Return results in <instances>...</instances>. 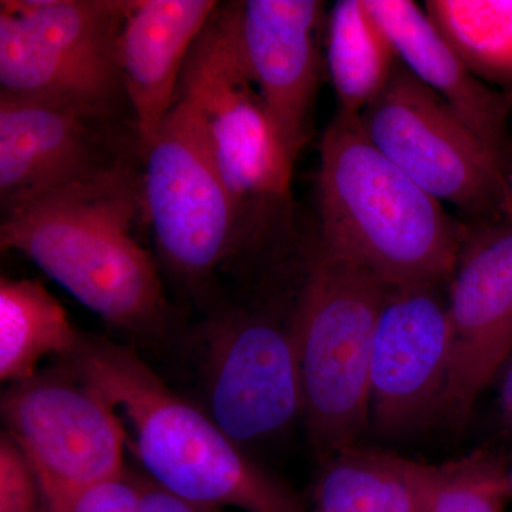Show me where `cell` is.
<instances>
[{
	"mask_svg": "<svg viewBox=\"0 0 512 512\" xmlns=\"http://www.w3.org/2000/svg\"><path fill=\"white\" fill-rule=\"evenodd\" d=\"M143 211L133 164L3 215L0 245L35 262L104 322L141 338L168 319L157 266L133 234Z\"/></svg>",
	"mask_w": 512,
	"mask_h": 512,
	"instance_id": "1",
	"label": "cell"
},
{
	"mask_svg": "<svg viewBox=\"0 0 512 512\" xmlns=\"http://www.w3.org/2000/svg\"><path fill=\"white\" fill-rule=\"evenodd\" d=\"M63 365L120 417L146 476L185 500L245 512H311L207 413L178 396L134 350L83 336Z\"/></svg>",
	"mask_w": 512,
	"mask_h": 512,
	"instance_id": "2",
	"label": "cell"
},
{
	"mask_svg": "<svg viewBox=\"0 0 512 512\" xmlns=\"http://www.w3.org/2000/svg\"><path fill=\"white\" fill-rule=\"evenodd\" d=\"M318 247L392 286H440L456 266L466 228L338 110L320 143Z\"/></svg>",
	"mask_w": 512,
	"mask_h": 512,
	"instance_id": "3",
	"label": "cell"
},
{
	"mask_svg": "<svg viewBox=\"0 0 512 512\" xmlns=\"http://www.w3.org/2000/svg\"><path fill=\"white\" fill-rule=\"evenodd\" d=\"M393 286L320 247L293 312L303 416L320 463L369 429V372L377 320Z\"/></svg>",
	"mask_w": 512,
	"mask_h": 512,
	"instance_id": "4",
	"label": "cell"
},
{
	"mask_svg": "<svg viewBox=\"0 0 512 512\" xmlns=\"http://www.w3.org/2000/svg\"><path fill=\"white\" fill-rule=\"evenodd\" d=\"M175 104L200 134L247 242L259 218L291 198L295 164L239 53L229 5H218L191 47Z\"/></svg>",
	"mask_w": 512,
	"mask_h": 512,
	"instance_id": "5",
	"label": "cell"
},
{
	"mask_svg": "<svg viewBox=\"0 0 512 512\" xmlns=\"http://www.w3.org/2000/svg\"><path fill=\"white\" fill-rule=\"evenodd\" d=\"M130 6L131 0H2L0 94L119 120L130 109L119 62Z\"/></svg>",
	"mask_w": 512,
	"mask_h": 512,
	"instance_id": "6",
	"label": "cell"
},
{
	"mask_svg": "<svg viewBox=\"0 0 512 512\" xmlns=\"http://www.w3.org/2000/svg\"><path fill=\"white\" fill-rule=\"evenodd\" d=\"M360 123L384 156L441 204L477 222L501 220L511 171L400 60Z\"/></svg>",
	"mask_w": 512,
	"mask_h": 512,
	"instance_id": "7",
	"label": "cell"
},
{
	"mask_svg": "<svg viewBox=\"0 0 512 512\" xmlns=\"http://www.w3.org/2000/svg\"><path fill=\"white\" fill-rule=\"evenodd\" d=\"M143 211L161 261L188 286L207 282L245 245L237 205L180 106L143 153Z\"/></svg>",
	"mask_w": 512,
	"mask_h": 512,
	"instance_id": "8",
	"label": "cell"
},
{
	"mask_svg": "<svg viewBox=\"0 0 512 512\" xmlns=\"http://www.w3.org/2000/svg\"><path fill=\"white\" fill-rule=\"evenodd\" d=\"M204 349L205 410L239 446L278 439L303 416L293 318L224 313L208 328Z\"/></svg>",
	"mask_w": 512,
	"mask_h": 512,
	"instance_id": "9",
	"label": "cell"
},
{
	"mask_svg": "<svg viewBox=\"0 0 512 512\" xmlns=\"http://www.w3.org/2000/svg\"><path fill=\"white\" fill-rule=\"evenodd\" d=\"M2 416L45 494L80 490L126 470L120 417L66 365L10 384L2 396Z\"/></svg>",
	"mask_w": 512,
	"mask_h": 512,
	"instance_id": "10",
	"label": "cell"
},
{
	"mask_svg": "<svg viewBox=\"0 0 512 512\" xmlns=\"http://www.w3.org/2000/svg\"><path fill=\"white\" fill-rule=\"evenodd\" d=\"M440 286H393L377 320L369 372V427L402 436L443 414L451 326Z\"/></svg>",
	"mask_w": 512,
	"mask_h": 512,
	"instance_id": "11",
	"label": "cell"
},
{
	"mask_svg": "<svg viewBox=\"0 0 512 512\" xmlns=\"http://www.w3.org/2000/svg\"><path fill=\"white\" fill-rule=\"evenodd\" d=\"M448 282L451 366L443 414L463 424L512 353V220L466 228Z\"/></svg>",
	"mask_w": 512,
	"mask_h": 512,
	"instance_id": "12",
	"label": "cell"
},
{
	"mask_svg": "<svg viewBox=\"0 0 512 512\" xmlns=\"http://www.w3.org/2000/svg\"><path fill=\"white\" fill-rule=\"evenodd\" d=\"M113 123L53 101L0 94L2 215L131 164Z\"/></svg>",
	"mask_w": 512,
	"mask_h": 512,
	"instance_id": "13",
	"label": "cell"
},
{
	"mask_svg": "<svg viewBox=\"0 0 512 512\" xmlns=\"http://www.w3.org/2000/svg\"><path fill=\"white\" fill-rule=\"evenodd\" d=\"M239 53L264 101L286 154L295 164L311 134L320 83L318 0L229 3Z\"/></svg>",
	"mask_w": 512,
	"mask_h": 512,
	"instance_id": "14",
	"label": "cell"
},
{
	"mask_svg": "<svg viewBox=\"0 0 512 512\" xmlns=\"http://www.w3.org/2000/svg\"><path fill=\"white\" fill-rule=\"evenodd\" d=\"M217 8L214 0H131L119 62L141 157L173 110L191 47Z\"/></svg>",
	"mask_w": 512,
	"mask_h": 512,
	"instance_id": "15",
	"label": "cell"
},
{
	"mask_svg": "<svg viewBox=\"0 0 512 512\" xmlns=\"http://www.w3.org/2000/svg\"><path fill=\"white\" fill-rule=\"evenodd\" d=\"M400 62L439 94L450 109L512 173L508 137L511 94L488 86L470 72L426 10L410 0H365Z\"/></svg>",
	"mask_w": 512,
	"mask_h": 512,
	"instance_id": "16",
	"label": "cell"
},
{
	"mask_svg": "<svg viewBox=\"0 0 512 512\" xmlns=\"http://www.w3.org/2000/svg\"><path fill=\"white\" fill-rule=\"evenodd\" d=\"M431 464L350 446L320 463L311 512H426Z\"/></svg>",
	"mask_w": 512,
	"mask_h": 512,
	"instance_id": "17",
	"label": "cell"
},
{
	"mask_svg": "<svg viewBox=\"0 0 512 512\" xmlns=\"http://www.w3.org/2000/svg\"><path fill=\"white\" fill-rule=\"evenodd\" d=\"M83 336L62 303L32 279L0 281V379L9 384L36 375L40 360L67 359Z\"/></svg>",
	"mask_w": 512,
	"mask_h": 512,
	"instance_id": "18",
	"label": "cell"
},
{
	"mask_svg": "<svg viewBox=\"0 0 512 512\" xmlns=\"http://www.w3.org/2000/svg\"><path fill=\"white\" fill-rule=\"evenodd\" d=\"M399 62L365 0H339L329 15L326 64L339 109L360 116Z\"/></svg>",
	"mask_w": 512,
	"mask_h": 512,
	"instance_id": "19",
	"label": "cell"
},
{
	"mask_svg": "<svg viewBox=\"0 0 512 512\" xmlns=\"http://www.w3.org/2000/svg\"><path fill=\"white\" fill-rule=\"evenodd\" d=\"M429 18L470 72L512 90V0H427Z\"/></svg>",
	"mask_w": 512,
	"mask_h": 512,
	"instance_id": "20",
	"label": "cell"
},
{
	"mask_svg": "<svg viewBox=\"0 0 512 512\" xmlns=\"http://www.w3.org/2000/svg\"><path fill=\"white\" fill-rule=\"evenodd\" d=\"M510 464L488 448L431 464L426 512H504L512 500Z\"/></svg>",
	"mask_w": 512,
	"mask_h": 512,
	"instance_id": "21",
	"label": "cell"
},
{
	"mask_svg": "<svg viewBox=\"0 0 512 512\" xmlns=\"http://www.w3.org/2000/svg\"><path fill=\"white\" fill-rule=\"evenodd\" d=\"M49 512H222L185 500L148 476L126 470L90 487L46 493Z\"/></svg>",
	"mask_w": 512,
	"mask_h": 512,
	"instance_id": "22",
	"label": "cell"
},
{
	"mask_svg": "<svg viewBox=\"0 0 512 512\" xmlns=\"http://www.w3.org/2000/svg\"><path fill=\"white\" fill-rule=\"evenodd\" d=\"M0 512H49L35 467L8 431L0 437Z\"/></svg>",
	"mask_w": 512,
	"mask_h": 512,
	"instance_id": "23",
	"label": "cell"
},
{
	"mask_svg": "<svg viewBox=\"0 0 512 512\" xmlns=\"http://www.w3.org/2000/svg\"><path fill=\"white\" fill-rule=\"evenodd\" d=\"M498 400L505 429L512 434V353L498 373Z\"/></svg>",
	"mask_w": 512,
	"mask_h": 512,
	"instance_id": "24",
	"label": "cell"
},
{
	"mask_svg": "<svg viewBox=\"0 0 512 512\" xmlns=\"http://www.w3.org/2000/svg\"><path fill=\"white\" fill-rule=\"evenodd\" d=\"M504 220H512V174L508 177L507 192H505V201L503 207Z\"/></svg>",
	"mask_w": 512,
	"mask_h": 512,
	"instance_id": "25",
	"label": "cell"
},
{
	"mask_svg": "<svg viewBox=\"0 0 512 512\" xmlns=\"http://www.w3.org/2000/svg\"><path fill=\"white\" fill-rule=\"evenodd\" d=\"M508 477H510V487H511V494H512V463L510 464V471H508Z\"/></svg>",
	"mask_w": 512,
	"mask_h": 512,
	"instance_id": "26",
	"label": "cell"
}]
</instances>
